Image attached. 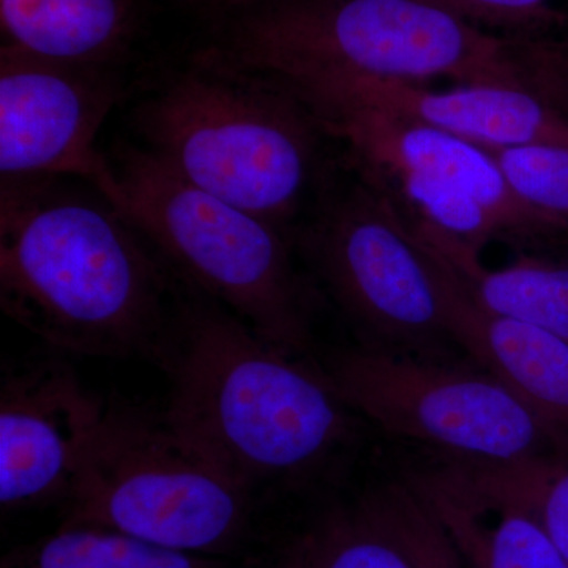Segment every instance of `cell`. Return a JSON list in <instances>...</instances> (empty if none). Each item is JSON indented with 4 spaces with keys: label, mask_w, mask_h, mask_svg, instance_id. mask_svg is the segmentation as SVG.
Listing matches in <instances>:
<instances>
[{
    "label": "cell",
    "mask_w": 568,
    "mask_h": 568,
    "mask_svg": "<svg viewBox=\"0 0 568 568\" xmlns=\"http://www.w3.org/2000/svg\"><path fill=\"white\" fill-rule=\"evenodd\" d=\"M174 275L110 201L2 179L0 306L63 353L162 357Z\"/></svg>",
    "instance_id": "obj_1"
},
{
    "label": "cell",
    "mask_w": 568,
    "mask_h": 568,
    "mask_svg": "<svg viewBox=\"0 0 568 568\" xmlns=\"http://www.w3.org/2000/svg\"><path fill=\"white\" fill-rule=\"evenodd\" d=\"M67 503L63 525L222 558L245 536L252 493L166 417L108 410Z\"/></svg>",
    "instance_id": "obj_7"
},
{
    "label": "cell",
    "mask_w": 568,
    "mask_h": 568,
    "mask_svg": "<svg viewBox=\"0 0 568 568\" xmlns=\"http://www.w3.org/2000/svg\"><path fill=\"white\" fill-rule=\"evenodd\" d=\"M444 320L455 345L536 414L568 458V342L532 325L485 312L428 245Z\"/></svg>",
    "instance_id": "obj_13"
},
{
    "label": "cell",
    "mask_w": 568,
    "mask_h": 568,
    "mask_svg": "<svg viewBox=\"0 0 568 568\" xmlns=\"http://www.w3.org/2000/svg\"><path fill=\"white\" fill-rule=\"evenodd\" d=\"M145 149L204 192L293 234L338 166L336 142L286 82L197 51L136 112Z\"/></svg>",
    "instance_id": "obj_4"
},
{
    "label": "cell",
    "mask_w": 568,
    "mask_h": 568,
    "mask_svg": "<svg viewBox=\"0 0 568 568\" xmlns=\"http://www.w3.org/2000/svg\"><path fill=\"white\" fill-rule=\"evenodd\" d=\"M115 171L123 215L174 278L286 353L308 351L312 295L293 234L197 189L148 149L122 151Z\"/></svg>",
    "instance_id": "obj_5"
},
{
    "label": "cell",
    "mask_w": 568,
    "mask_h": 568,
    "mask_svg": "<svg viewBox=\"0 0 568 568\" xmlns=\"http://www.w3.org/2000/svg\"><path fill=\"white\" fill-rule=\"evenodd\" d=\"M313 108L364 106L432 126L485 149L532 142L568 144V112L529 89L463 84L447 91L420 82L357 80L298 91Z\"/></svg>",
    "instance_id": "obj_12"
},
{
    "label": "cell",
    "mask_w": 568,
    "mask_h": 568,
    "mask_svg": "<svg viewBox=\"0 0 568 568\" xmlns=\"http://www.w3.org/2000/svg\"><path fill=\"white\" fill-rule=\"evenodd\" d=\"M293 241L368 346L440 358L454 343L429 254L392 194L345 152Z\"/></svg>",
    "instance_id": "obj_6"
},
{
    "label": "cell",
    "mask_w": 568,
    "mask_h": 568,
    "mask_svg": "<svg viewBox=\"0 0 568 568\" xmlns=\"http://www.w3.org/2000/svg\"><path fill=\"white\" fill-rule=\"evenodd\" d=\"M491 467L537 511L556 547L568 560V458Z\"/></svg>",
    "instance_id": "obj_21"
},
{
    "label": "cell",
    "mask_w": 568,
    "mask_h": 568,
    "mask_svg": "<svg viewBox=\"0 0 568 568\" xmlns=\"http://www.w3.org/2000/svg\"><path fill=\"white\" fill-rule=\"evenodd\" d=\"M407 223L446 263L474 304L568 342V263L523 256L507 267L489 268L465 242L409 219Z\"/></svg>",
    "instance_id": "obj_16"
},
{
    "label": "cell",
    "mask_w": 568,
    "mask_h": 568,
    "mask_svg": "<svg viewBox=\"0 0 568 568\" xmlns=\"http://www.w3.org/2000/svg\"><path fill=\"white\" fill-rule=\"evenodd\" d=\"M343 152L376 175L414 173L447 183L484 204L514 246L568 235L511 192L488 149L432 126L364 106L315 108Z\"/></svg>",
    "instance_id": "obj_11"
},
{
    "label": "cell",
    "mask_w": 568,
    "mask_h": 568,
    "mask_svg": "<svg viewBox=\"0 0 568 568\" xmlns=\"http://www.w3.org/2000/svg\"><path fill=\"white\" fill-rule=\"evenodd\" d=\"M159 362L166 420L250 493L312 473L349 437V407L324 369L201 295L179 302Z\"/></svg>",
    "instance_id": "obj_3"
},
{
    "label": "cell",
    "mask_w": 568,
    "mask_h": 568,
    "mask_svg": "<svg viewBox=\"0 0 568 568\" xmlns=\"http://www.w3.org/2000/svg\"><path fill=\"white\" fill-rule=\"evenodd\" d=\"M413 489L463 568H568L537 511L491 466L466 463Z\"/></svg>",
    "instance_id": "obj_14"
},
{
    "label": "cell",
    "mask_w": 568,
    "mask_h": 568,
    "mask_svg": "<svg viewBox=\"0 0 568 568\" xmlns=\"http://www.w3.org/2000/svg\"><path fill=\"white\" fill-rule=\"evenodd\" d=\"M388 506L420 568H463L447 537L414 489H390Z\"/></svg>",
    "instance_id": "obj_22"
},
{
    "label": "cell",
    "mask_w": 568,
    "mask_h": 568,
    "mask_svg": "<svg viewBox=\"0 0 568 568\" xmlns=\"http://www.w3.org/2000/svg\"><path fill=\"white\" fill-rule=\"evenodd\" d=\"M215 21L200 52L298 91L448 78L555 100L547 41L487 32L424 0H264Z\"/></svg>",
    "instance_id": "obj_2"
},
{
    "label": "cell",
    "mask_w": 568,
    "mask_h": 568,
    "mask_svg": "<svg viewBox=\"0 0 568 568\" xmlns=\"http://www.w3.org/2000/svg\"><path fill=\"white\" fill-rule=\"evenodd\" d=\"M121 97L122 84L111 69L61 65L0 50L2 179L80 178L122 213L118 171L97 149Z\"/></svg>",
    "instance_id": "obj_9"
},
{
    "label": "cell",
    "mask_w": 568,
    "mask_h": 568,
    "mask_svg": "<svg viewBox=\"0 0 568 568\" xmlns=\"http://www.w3.org/2000/svg\"><path fill=\"white\" fill-rule=\"evenodd\" d=\"M488 151L518 200L568 234V144L532 142Z\"/></svg>",
    "instance_id": "obj_19"
},
{
    "label": "cell",
    "mask_w": 568,
    "mask_h": 568,
    "mask_svg": "<svg viewBox=\"0 0 568 568\" xmlns=\"http://www.w3.org/2000/svg\"><path fill=\"white\" fill-rule=\"evenodd\" d=\"M484 31L511 39L547 40L552 29L568 26V13L548 0H424Z\"/></svg>",
    "instance_id": "obj_20"
},
{
    "label": "cell",
    "mask_w": 568,
    "mask_h": 568,
    "mask_svg": "<svg viewBox=\"0 0 568 568\" xmlns=\"http://www.w3.org/2000/svg\"><path fill=\"white\" fill-rule=\"evenodd\" d=\"M108 407L65 362H40L0 388V506L69 497L106 420Z\"/></svg>",
    "instance_id": "obj_10"
},
{
    "label": "cell",
    "mask_w": 568,
    "mask_h": 568,
    "mask_svg": "<svg viewBox=\"0 0 568 568\" xmlns=\"http://www.w3.org/2000/svg\"><path fill=\"white\" fill-rule=\"evenodd\" d=\"M261 2H264V0H183L186 6L207 14V17L215 18V20Z\"/></svg>",
    "instance_id": "obj_23"
},
{
    "label": "cell",
    "mask_w": 568,
    "mask_h": 568,
    "mask_svg": "<svg viewBox=\"0 0 568 568\" xmlns=\"http://www.w3.org/2000/svg\"><path fill=\"white\" fill-rule=\"evenodd\" d=\"M304 568H420L386 493L336 515L306 545Z\"/></svg>",
    "instance_id": "obj_18"
},
{
    "label": "cell",
    "mask_w": 568,
    "mask_h": 568,
    "mask_svg": "<svg viewBox=\"0 0 568 568\" xmlns=\"http://www.w3.org/2000/svg\"><path fill=\"white\" fill-rule=\"evenodd\" d=\"M324 372L351 410L388 435L469 465L566 458L536 414L484 368L366 345L335 354Z\"/></svg>",
    "instance_id": "obj_8"
},
{
    "label": "cell",
    "mask_w": 568,
    "mask_h": 568,
    "mask_svg": "<svg viewBox=\"0 0 568 568\" xmlns=\"http://www.w3.org/2000/svg\"><path fill=\"white\" fill-rule=\"evenodd\" d=\"M140 18V0H0L2 50L111 69L132 44Z\"/></svg>",
    "instance_id": "obj_15"
},
{
    "label": "cell",
    "mask_w": 568,
    "mask_h": 568,
    "mask_svg": "<svg viewBox=\"0 0 568 568\" xmlns=\"http://www.w3.org/2000/svg\"><path fill=\"white\" fill-rule=\"evenodd\" d=\"M566 78H567V92H568V51H567V69H566Z\"/></svg>",
    "instance_id": "obj_24"
},
{
    "label": "cell",
    "mask_w": 568,
    "mask_h": 568,
    "mask_svg": "<svg viewBox=\"0 0 568 568\" xmlns=\"http://www.w3.org/2000/svg\"><path fill=\"white\" fill-rule=\"evenodd\" d=\"M0 568H226L222 558L156 547L97 526L63 525L58 532L18 549Z\"/></svg>",
    "instance_id": "obj_17"
}]
</instances>
